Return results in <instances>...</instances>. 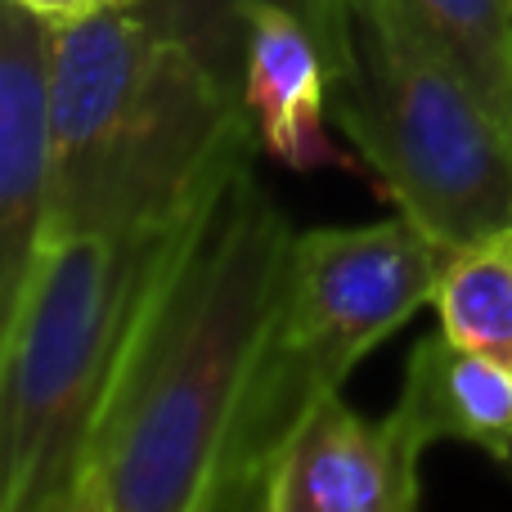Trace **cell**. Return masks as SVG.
Here are the masks:
<instances>
[{
	"instance_id": "6da1fadb",
	"label": "cell",
	"mask_w": 512,
	"mask_h": 512,
	"mask_svg": "<svg viewBox=\"0 0 512 512\" xmlns=\"http://www.w3.org/2000/svg\"><path fill=\"white\" fill-rule=\"evenodd\" d=\"M252 162L194 207L113 373L86 463L113 512H194L221 481L297 239Z\"/></svg>"
},
{
	"instance_id": "7a4b0ae2",
	"label": "cell",
	"mask_w": 512,
	"mask_h": 512,
	"mask_svg": "<svg viewBox=\"0 0 512 512\" xmlns=\"http://www.w3.org/2000/svg\"><path fill=\"white\" fill-rule=\"evenodd\" d=\"M50 230L135 234L176 225L261 149L243 95L131 0L54 27Z\"/></svg>"
},
{
	"instance_id": "3957f363",
	"label": "cell",
	"mask_w": 512,
	"mask_h": 512,
	"mask_svg": "<svg viewBox=\"0 0 512 512\" xmlns=\"http://www.w3.org/2000/svg\"><path fill=\"white\" fill-rule=\"evenodd\" d=\"M185 221L59 234L36 252L0 342V512H45L86 472L113 373Z\"/></svg>"
},
{
	"instance_id": "277c9868",
	"label": "cell",
	"mask_w": 512,
	"mask_h": 512,
	"mask_svg": "<svg viewBox=\"0 0 512 512\" xmlns=\"http://www.w3.org/2000/svg\"><path fill=\"white\" fill-rule=\"evenodd\" d=\"M333 122L396 212L445 252L512 225V131L391 0H355Z\"/></svg>"
},
{
	"instance_id": "5b68a950",
	"label": "cell",
	"mask_w": 512,
	"mask_h": 512,
	"mask_svg": "<svg viewBox=\"0 0 512 512\" xmlns=\"http://www.w3.org/2000/svg\"><path fill=\"white\" fill-rule=\"evenodd\" d=\"M450 252L409 216L328 225L292 239L270 324L225 445V477L270 472L319 400L391 337L418 306L436 301Z\"/></svg>"
},
{
	"instance_id": "8992f818",
	"label": "cell",
	"mask_w": 512,
	"mask_h": 512,
	"mask_svg": "<svg viewBox=\"0 0 512 512\" xmlns=\"http://www.w3.org/2000/svg\"><path fill=\"white\" fill-rule=\"evenodd\" d=\"M50 45L54 27L5 0L0 9V315L18 301L50 230Z\"/></svg>"
},
{
	"instance_id": "52a82bcc",
	"label": "cell",
	"mask_w": 512,
	"mask_h": 512,
	"mask_svg": "<svg viewBox=\"0 0 512 512\" xmlns=\"http://www.w3.org/2000/svg\"><path fill=\"white\" fill-rule=\"evenodd\" d=\"M423 450L396 409L373 423L337 391L274 459L270 512H418Z\"/></svg>"
},
{
	"instance_id": "ba28073f",
	"label": "cell",
	"mask_w": 512,
	"mask_h": 512,
	"mask_svg": "<svg viewBox=\"0 0 512 512\" xmlns=\"http://www.w3.org/2000/svg\"><path fill=\"white\" fill-rule=\"evenodd\" d=\"M243 108L261 153L292 171L351 162L328 140L333 117V68L319 36L292 9L256 0L243 9Z\"/></svg>"
},
{
	"instance_id": "9c48e42d",
	"label": "cell",
	"mask_w": 512,
	"mask_h": 512,
	"mask_svg": "<svg viewBox=\"0 0 512 512\" xmlns=\"http://www.w3.org/2000/svg\"><path fill=\"white\" fill-rule=\"evenodd\" d=\"M396 414L423 445L463 441L512 463V373L459 346L445 328L409 351Z\"/></svg>"
},
{
	"instance_id": "30bf717a",
	"label": "cell",
	"mask_w": 512,
	"mask_h": 512,
	"mask_svg": "<svg viewBox=\"0 0 512 512\" xmlns=\"http://www.w3.org/2000/svg\"><path fill=\"white\" fill-rule=\"evenodd\" d=\"M131 5L144 9L158 27H167L176 41H185L230 90H239L243 9L256 5V0H131ZM274 5L292 9L319 36V45L328 54V68H333V81L342 77L355 45V0H274Z\"/></svg>"
},
{
	"instance_id": "8fae6325",
	"label": "cell",
	"mask_w": 512,
	"mask_h": 512,
	"mask_svg": "<svg viewBox=\"0 0 512 512\" xmlns=\"http://www.w3.org/2000/svg\"><path fill=\"white\" fill-rule=\"evenodd\" d=\"M512 131V0H391Z\"/></svg>"
},
{
	"instance_id": "7c38bea8",
	"label": "cell",
	"mask_w": 512,
	"mask_h": 512,
	"mask_svg": "<svg viewBox=\"0 0 512 512\" xmlns=\"http://www.w3.org/2000/svg\"><path fill=\"white\" fill-rule=\"evenodd\" d=\"M436 310L454 342L512 373V225L450 252Z\"/></svg>"
},
{
	"instance_id": "4fadbf2b",
	"label": "cell",
	"mask_w": 512,
	"mask_h": 512,
	"mask_svg": "<svg viewBox=\"0 0 512 512\" xmlns=\"http://www.w3.org/2000/svg\"><path fill=\"white\" fill-rule=\"evenodd\" d=\"M221 512H270V472L221 481Z\"/></svg>"
},
{
	"instance_id": "5bb4252c",
	"label": "cell",
	"mask_w": 512,
	"mask_h": 512,
	"mask_svg": "<svg viewBox=\"0 0 512 512\" xmlns=\"http://www.w3.org/2000/svg\"><path fill=\"white\" fill-rule=\"evenodd\" d=\"M14 5L27 9V14H36L50 27H68V23H81V18L99 14V9H108L113 0H14Z\"/></svg>"
},
{
	"instance_id": "9a60e30c",
	"label": "cell",
	"mask_w": 512,
	"mask_h": 512,
	"mask_svg": "<svg viewBox=\"0 0 512 512\" xmlns=\"http://www.w3.org/2000/svg\"><path fill=\"white\" fill-rule=\"evenodd\" d=\"M45 512H113V508H108V490H104V481H99L95 472L86 468V472L77 477V486H72L63 499H54V504L45 508Z\"/></svg>"
},
{
	"instance_id": "2e32d148",
	"label": "cell",
	"mask_w": 512,
	"mask_h": 512,
	"mask_svg": "<svg viewBox=\"0 0 512 512\" xmlns=\"http://www.w3.org/2000/svg\"><path fill=\"white\" fill-rule=\"evenodd\" d=\"M194 512H221V481H216V486H212V495H207V499H203V504H198Z\"/></svg>"
}]
</instances>
